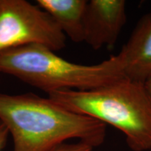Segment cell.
Returning a JSON list of instances; mask_svg holds the SVG:
<instances>
[{
    "label": "cell",
    "instance_id": "8",
    "mask_svg": "<svg viewBox=\"0 0 151 151\" xmlns=\"http://www.w3.org/2000/svg\"><path fill=\"white\" fill-rule=\"evenodd\" d=\"M92 149L90 145L78 141L76 143H62L50 151H92Z\"/></svg>",
    "mask_w": 151,
    "mask_h": 151
},
{
    "label": "cell",
    "instance_id": "3",
    "mask_svg": "<svg viewBox=\"0 0 151 151\" xmlns=\"http://www.w3.org/2000/svg\"><path fill=\"white\" fill-rule=\"evenodd\" d=\"M122 55L92 65L67 61L40 44L0 52V73L16 77L47 94L61 90H88L125 78Z\"/></svg>",
    "mask_w": 151,
    "mask_h": 151
},
{
    "label": "cell",
    "instance_id": "10",
    "mask_svg": "<svg viewBox=\"0 0 151 151\" xmlns=\"http://www.w3.org/2000/svg\"><path fill=\"white\" fill-rule=\"evenodd\" d=\"M145 88H146L147 93H148L149 98H150L151 101V78L149 79L148 81H147L144 83Z\"/></svg>",
    "mask_w": 151,
    "mask_h": 151
},
{
    "label": "cell",
    "instance_id": "6",
    "mask_svg": "<svg viewBox=\"0 0 151 151\" xmlns=\"http://www.w3.org/2000/svg\"><path fill=\"white\" fill-rule=\"evenodd\" d=\"M120 53L126 78L141 83L151 78V13L139 19Z\"/></svg>",
    "mask_w": 151,
    "mask_h": 151
},
{
    "label": "cell",
    "instance_id": "9",
    "mask_svg": "<svg viewBox=\"0 0 151 151\" xmlns=\"http://www.w3.org/2000/svg\"><path fill=\"white\" fill-rule=\"evenodd\" d=\"M9 130L2 122H0V151H3L8 141Z\"/></svg>",
    "mask_w": 151,
    "mask_h": 151
},
{
    "label": "cell",
    "instance_id": "5",
    "mask_svg": "<svg viewBox=\"0 0 151 151\" xmlns=\"http://www.w3.org/2000/svg\"><path fill=\"white\" fill-rule=\"evenodd\" d=\"M124 0H91L85 15L84 42L94 49L113 47L126 23Z\"/></svg>",
    "mask_w": 151,
    "mask_h": 151
},
{
    "label": "cell",
    "instance_id": "7",
    "mask_svg": "<svg viewBox=\"0 0 151 151\" xmlns=\"http://www.w3.org/2000/svg\"><path fill=\"white\" fill-rule=\"evenodd\" d=\"M86 0H37L41 9L51 16L61 31L73 42H84Z\"/></svg>",
    "mask_w": 151,
    "mask_h": 151
},
{
    "label": "cell",
    "instance_id": "1",
    "mask_svg": "<svg viewBox=\"0 0 151 151\" xmlns=\"http://www.w3.org/2000/svg\"><path fill=\"white\" fill-rule=\"evenodd\" d=\"M0 122L14 140V151H50L72 139L101 145L106 125L32 93H0Z\"/></svg>",
    "mask_w": 151,
    "mask_h": 151
},
{
    "label": "cell",
    "instance_id": "4",
    "mask_svg": "<svg viewBox=\"0 0 151 151\" xmlns=\"http://www.w3.org/2000/svg\"><path fill=\"white\" fill-rule=\"evenodd\" d=\"M66 36L48 13L25 0H0V52L40 44L53 51L66 46Z\"/></svg>",
    "mask_w": 151,
    "mask_h": 151
},
{
    "label": "cell",
    "instance_id": "2",
    "mask_svg": "<svg viewBox=\"0 0 151 151\" xmlns=\"http://www.w3.org/2000/svg\"><path fill=\"white\" fill-rule=\"evenodd\" d=\"M48 95L68 110L120 130L131 150H151V101L144 83L123 78L94 89L61 90Z\"/></svg>",
    "mask_w": 151,
    "mask_h": 151
}]
</instances>
